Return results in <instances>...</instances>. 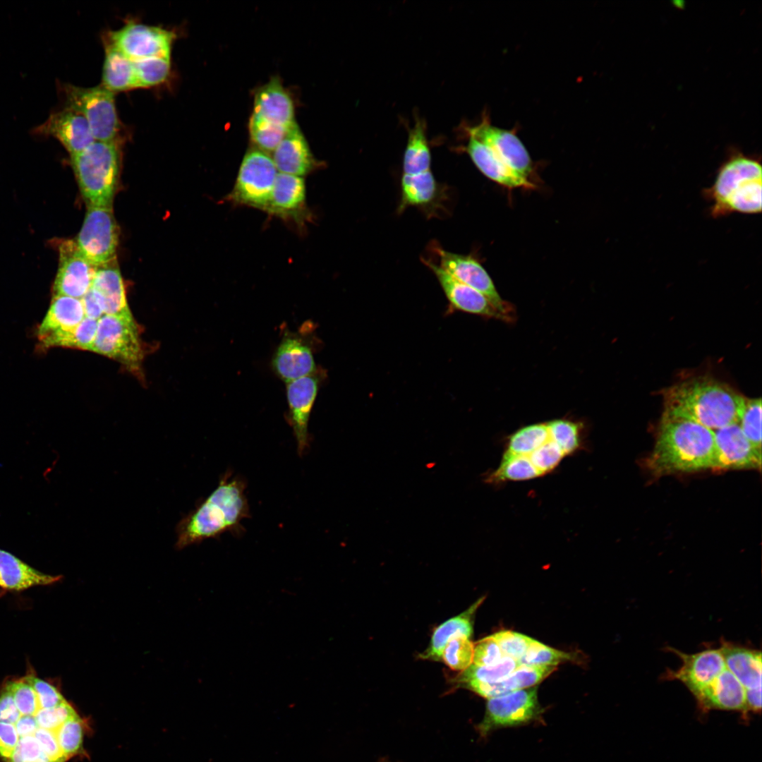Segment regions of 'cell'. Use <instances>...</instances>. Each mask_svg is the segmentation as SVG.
Listing matches in <instances>:
<instances>
[{
	"label": "cell",
	"mask_w": 762,
	"mask_h": 762,
	"mask_svg": "<svg viewBox=\"0 0 762 762\" xmlns=\"http://www.w3.org/2000/svg\"><path fill=\"white\" fill-rule=\"evenodd\" d=\"M713 468H761V452L744 435L738 423L713 430Z\"/></svg>",
	"instance_id": "17"
},
{
	"label": "cell",
	"mask_w": 762,
	"mask_h": 762,
	"mask_svg": "<svg viewBox=\"0 0 762 762\" xmlns=\"http://www.w3.org/2000/svg\"><path fill=\"white\" fill-rule=\"evenodd\" d=\"M75 242L83 255L95 267L116 260L119 228L112 206H88Z\"/></svg>",
	"instance_id": "9"
},
{
	"label": "cell",
	"mask_w": 762,
	"mask_h": 762,
	"mask_svg": "<svg viewBox=\"0 0 762 762\" xmlns=\"http://www.w3.org/2000/svg\"><path fill=\"white\" fill-rule=\"evenodd\" d=\"M471 135L488 146L511 169L528 178L533 170L529 153L514 128L508 130L493 125L487 112L476 125L466 126Z\"/></svg>",
	"instance_id": "13"
},
{
	"label": "cell",
	"mask_w": 762,
	"mask_h": 762,
	"mask_svg": "<svg viewBox=\"0 0 762 762\" xmlns=\"http://www.w3.org/2000/svg\"><path fill=\"white\" fill-rule=\"evenodd\" d=\"M102 85L114 93L138 87L133 61L107 41Z\"/></svg>",
	"instance_id": "32"
},
{
	"label": "cell",
	"mask_w": 762,
	"mask_h": 762,
	"mask_svg": "<svg viewBox=\"0 0 762 762\" xmlns=\"http://www.w3.org/2000/svg\"><path fill=\"white\" fill-rule=\"evenodd\" d=\"M468 137L465 150L476 167L486 177L511 188H531L534 186L528 178L511 169L485 144L471 135Z\"/></svg>",
	"instance_id": "24"
},
{
	"label": "cell",
	"mask_w": 762,
	"mask_h": 762,
	"mask_svg": "<svg viewBox=\"0 0 762 762\" xmlns=\"http://www.w3.org/2000/svg\"><path fill=\"white\" fill-rule=\"evenodd\" d=\"M272 368L286 383L315 373L310 343L298 334L284 333L272 358Z\"/></svg>",
	"instance_id": "19"
},
{
	"label": "cell",
	"mask_w": 762,
	"mask_h": 762,
	"mask_svg": "<svg viewBox=\"0 0 762 762\" xmlns=\"http://www.w3.org/2000/svg\"><path fill=\"white\" fill-rule=\"evenodd\" d=\"M440 265L456 279L483 294L502 315L504 321H512L514 317L512 305L504 301L490 275L473 257L454 253L434 243L432 248Z\"/></svg>",
	"instance_id": "11"
},
{
	"label": "cell",
	"mask_w": 762,
	"mask_h": 762,
	"mask_svg": "<svg viewBox=\"0 0 762 762\" xmlns=\"http://www.w3.org/2000/svg\"><path fill=\"white\" fill-rule=\"evenodd\" d=\"M556 670V666L519 665L504 678L492 683L467 682L459 685L486 698L535 687Z\"/></svg>",
	"instance_id": "25"
},
{
	"label": "cell",
	"mask_w": 762,
	"mask_h": 762,
	"mask_svg": "<svg viewBox=\"0 0 762 762\" xmlns=\"http://www.w3.org/2000/svg\"><path fill=\"white\" fill-rule=\"evenodd\" d=\"M85 317L98 320L104 315V305L100 295L90 289L81 298Z\"/></svg>",
	"instance_id": "51"
},
{
	"label": "cell",
	"mask_w": 762,
	"mask_h": 762,
	"mask_svg": "<svg viewBox=\"0 0 762 762\" xmlns=\"http://www.w3.org/2000/svg\"><path fill=\"white\" fill-rule=\"evenodd\" d=\"M504 654L491 636L483 638L474 646L473 665L490 666L501 661Z\"/></svg>",
	"instance_id": "48"
},
{
	"label": "cell",
	"mask_w": 762,
	"mask_h": 762,
	"mask_svg": "<svg viewBox=\"0 0 762 762\" xmlns=\"http://www.w3.org/2000/svg\"><path fill=\"white\" fill-rule=\"evenodd\" d=\"M278 174L270 155L251 147L243 156L227 199L266 212Z\"/></svg>",
	"instance_id": "7"
},
{
	"label": "cell",
	"mask_w": 762,
	"mask_h": 762,
	"mask_svg": "<svg viewBox=\"0 0 762 762\" xmlns=\"http://www.w3.org/2000/svg\"><path fill=\"white\" fill-rule=\"evenodd\" d=\"M726 667L746 690L761 689V652L722 640L720 648Z\"/></svg>",
	"instance_id": "28"
},
{
	"label": "cell",
	"mask_w": 762,
	"mask_h": 762,
	"mask_svg": "<svg viewBox=\"0 0 762 762\" xmlns=\"http://www.w3.org/2000/svg\"><path fill=\"white\" fill-rule=\"evenodd\" d=\"M440 186L430 170L416 174H403L401 181V200L398 212L406 207H425L436 200Z\"/></svg>",
	"instance_id": "33"
},
{
	"label": "cell",
	"mask_w": 762,
	"mask_h": 762,
	"mask_svg": "<svg viewBox=\"0 0 762 762\" xmlns=\"http://www.w3.org/2000/svg\"><path fill=\"white\" fill-rule=\"evenodd\" d=\"M695 697L704 709L746 713V689L727 667Z\"/></svg>",
	"instance_id": "26"
},
{
	"label": "cell",
	"mask_w": 762,
	"mask_h": 762,
	"mask_svg": "<svg viewBox=\"0 0 762 762\" xmlns=\"http://www.w3.org/2000/svg\"><path fill=\"white\" fill-rule=\"evenodd\" d=\"M272 160L279 173L304 177L321 167L295 123L272 152Z\"/></svg>",
	"instance_id": "22"
},
{
	"label": "cell",
	"mask_w": 762,
	"mask_h": 762,
	"mask_svg": "<svg viewBox=\"0 0 762 762\" xmlns=\"http://www.w3.org/2000/svg\"><path fill=\"white\" fill-rule=\"evenodd\" d=\"M68 107L86 119L97 141H119L121 123L117 114L114 93L102 85L82 87L66 85Z\"/></svg>",
	"instance_id": "8"
},
{
	"label": "cell",
	"mask_w": 762,
	"mask_h": 762,
	"mask_svg": "<svg viewBox=\"0 0 762 762\" xmlns=\"http://www.w3.org/2000/svg\"><path fill=\"white\" fill-rule=\"evenodd\" d=\"M138 87H148L163 83L169 77L170 57L152 56L133 61Z\"/></svg>",
	"instance_id": "40"
},
{
	"label": "cell",
	"mask_w": 762,
	"mask_h": 762,
	"mask_svg": "<svg viewBox=\"0 0 762 762\" xmlns=\"http://www.w3.org/2000/svg\"><path fill=\"white\" fill-rule=\"evenodd\" d=\"M491 637L498 644L504 656L516 661L522 657L533 640L529 636L512 631H498Z\"/></svg>",
	"instance_id": "47"
},
{
	"label": "cell",
	"mask_w": 762,
	"mask_h": 762,
	"mask_svg": "<svg viewBox=\"0 0 762 762\" xmlns=\"http://www.w3.org/2000/svg\"><path fill=\"white\" fill-rule=\"evenodd\" d=\"M175 33L133 21L109 34L107 42L133 61L152 56L170 57Z\"/></svg>",
	"instance_id": "12"
},
{
	"label": "cell",
	"mask_w": 762,
	"mask_h": 762,
	"mask_svg": "<svg viewBox=\"0 0 762 762\" xmlns=\"http://www.w3.org/2000/svg\"><path fill=\"white\" fill-rule=\"evenodd\" d=\"M246 482L225 473L217 488L176 525L175 547L181 550L226 532H238L249 516Z\"/></svg>",
	"instance_id": "2"
},
{
	"label": "cell",
	"mask_w": 762,
	"mask_h": 762,
	"mask_svg": "<svg viewBox=\"0 0 762 762\" xmlns=\"http://www.w3.org/2000/svg\"><path fill=\"white\" fill-rule=\"evenodd\" d=\"M537 688L532 687L488 699L484 718L479 724L481 735L494 730L514 727L536 721L541 718Z\"/></svg>",
	"instance_id": "10"
},
{
	"label": "cell",
	"mask_w": 762,
	"mask_h": 762,
	"mask_svg": "<svg viewBox=\"0 0 762 762\" xmlns=\"http://www.w3.org/2000/svg\"><path fill=\"white\" fill-rule=\"evenodd\" d=\"M713 430L696 422L663 415L647 464L655 475L713 468Z\"/></svg>",
	"instance_id": "3"
},
{
	"label": "cell",
	"mask_w": 762,
	"mask_h": 762,
	"mask_svg": "<svg viewBox=\"0 0 762 762\" xmlns=\"http://www.w3.org/2000/svg\"><path fill=\"white\" fill-rule=\"evenodd\" d=\"M59 266L54 284V295L81 299L91 289L97 267L80 250L75 241L59 246Z\"/></svg>",
	"instance_id": "14"
},
{
	"label": "cell",
	"mask_w": 762,
	"mask_h": 762,
	"mask_svg": "<svg viewBox=\"0 0 762 762\" xmlns=\"http://www.w3.org/2000/svg\"><path fill=\"white\" fill-rule=\"evenodd\" d=\"M422 260L437 279L449 301V311H461L504 320L483 294L456 279L437 263L425 258Z\"/></svg>",
	"instance_id": "20"
},
{
	"label": "cell",
	"mask_w": 762,
	"mask_h": 762,
	"mask_svg": "<svg viewBox=\"0 0 762 762\" xmlns=\"http://www.w3.org/2000/svg\"><path fill=\"white\" fill-rule=\"evenodd\" d=\"M473 651L474 645L468 638L456 636L445 646L442 660L452 670H464L473 662Z\"/></svg>",
	"instance_id": "44"
},
{
	"label": "cell",
	"mask_w": 762,
	"mask_h": 762,
	"mask_svg": "<svg viewBox=\"0 0 762 762\" xmlns=\"http://www.w3.org/2000/svg\"><path fill=\"white\" fill-rule=\"evenodd\" d=\"M550 439L564 455L574 452L581 443L580 425L567 419H556L547 423Z\"/></svg>",
	"instance_id": "43"
},
{
	"label": "cell",
	"mask_w": 762,
	"mask_h": 762,
	"mask_svg": "<svg viewBox=\"0 0 762 762\" xmlns=\"http://www.w3.org/2000/svg\"><path fill=\"white\" fill-rule=\"evenodd\" d=\"M320 377L316 373L286 383L288 421L295 437L298 453L309 447L308 423L319 390Z\"/></svg>",
	"instance_id": "16"
},
{
	"label": "cell",
	"mask_w": 762,
	"mask_h": 762,
	"mask_svg": "<svg viewBox=\"0 0 762 762\" xmlns=\"http://www.w3.org/2000/svg\"><path fill=\"white\" fill-rule=\"evenodd\" d=\"M431 155L426 137V125L418 117L409 131L403 157L404 174H416L430 170Z\"/></svg>",
	"instance_id": "34"
},
{
	"label": "cell",
	"mask_w": 762,
	"mask_h": 762,
	"mask_svg": "<svg viewBox=\"0 0 762 762\" xmlns=\"http://www.w3.org/2000/svg\"><path fill=\"white\" fill-rule=\"evenodd\" d=\"M18 737L13 724L0 721V757L5 762L10 758Z\"/></svg>",
	"instance_id": "50"
},
{
	"label": "cell",
	"mask_w": 762,
	"mask_h": 762,
	"mask_svg": "<svg viewBox=\"0 0 762 762\" xmlns=\"http://www.w3.org/2000/svg\"><path fill=\"white\" fill-rule=\"evenodd\" d=\"M663 415L687 419L712 430L737 423L745 397L707 376L684 380L665 390Z\"/></svg>",
	"instance_id": "1"
},
{
	"label": "cell",
	"mask_w": 762,
	"mask_h": 762,
	"mask_svg": "<svg viewBox=\"0 0 762 762\" xmlns=\"http://www.w3.org/2000/svg\"><path fill=\"white\" fill-rule=\"evenodd\" d=\"M738 424L754 447L761 452V399L745 398Z\"/></svg>",
	"instance_id": "42"
},
{
	"label": "cell",
	"mask_w": 762,
	"mask_h": 762,
	"mask_svg": "<svg viewBox=\"0 0 762 762\" xmlns=\"http://www.w3.org/2000/svg\"><path fill=\"white\" fill-rule=\"evenodd\" d=\"M572 655L533 639L522 657L517 661L519 665L543 667L557 666L570 660Z\"/></svg>",
	"instance_id": "41"
},
{
	"label": "cell",
	"mask_w": 762,
	"mask_h": 762,
	"mask_svg": "<svg viewBox=\"0 0 762 762\" xmlns=\"http://www.w3.org/2000/svg\"><path fill=\"white\" fill-rule=\"evenodd\" d=\"M550 439L547 423L528 425L509 437L506 452L528 456Z\"/></svg>",
	"instance_id": "37"
},
{
	"label": "cell",
	"mask_w": 762,
	"mask_h": 762,
	"mask_svg": "<svg viewBox=\"0 0 762 762\" xmlns=\"http://www.w3.org/2000/svg\"><path fill=\"white\" fill-rule=\"evenodd\" d=\"M761 157L731 148L712 185L702 190L703 197L710 202L709 214L720 218L732 213H761Z\"/></svg>",
	"instance_id": "4"
},
{
	"label": "cell",
	"mask_w": 762,
	"mask_h": 762,
	"mask_svg": "<svg viewBox=\"0 0 762 762\" xmlns=\"http://www.w3.org/2000/svg\"><path fill=\"white\" fill-rule=\"evenodd\" d=\"M483 600L484 598H479L467 610L436 627L432 634L429 646L419 655V657L423 660H441L443 650L452 639L456 636L469 639L473 631L475 613Z\"/></svg>",
	"instance_id": "31"
},
{
	"label": "cell",
	"mask_w": 762,
	"mask_h": 762,
	"mask_svg": "<svg viewBox=\"0 0 762 762\" xmlns=\"http://www.w3.org/2000/svg\"><path fill=\"white\" fill-rule=\"evenodd\" d=\"M61 576L44 574L11 553L0 549V587L10 591H23L36 586L57 582Z\"/></svg>",
	"instance_id": "29"
},
{
	"label": "cell",
	"mask_w": 762,
	"mask_h": 762,
	"mask_svg": "<svg viewBox=\"0 0 762 762\" xmlns=\"http://www.w3.org/2000/svg\"><path fill=\"white\" fill-rule=\"evenodd\" d=\"M670 649L679 657L682 665L676 671L667 672V677L682 682L695 696L726 668L720 648L706 649L693 654Z\"/></svg>",
	"instance_id": "18"
},
{
	"label": "cell",
	"mask_w": 762,
	"mask_h": 762,
	"mask_svg": "<svg viewBox=\"0 0 762 762\" xmlns=\"http://www.w3.org/2000/svg\"><path fill=\"white\" fill-rule=\"evenodd\" d=\"M248 128L253 147L267 154L272 153L289 129L253 114L250 118Z\"/></svg>",
	"instance_id": "39"
},
{
	"label": "cell",
	"mask_w": 762,
	"mask_h": 762,
	"mask_svg": "<svg viewBox=\"0 0 762 762\" xmlns=\"http://www.w3.org/2000/svg\"><path fill=\"white\" fill-rule=\"evenodd\" d=\"M564 456L557 444L550 439L528 456L541 476L557 467Z\"/></svg>",
	"instance_id": "46"
},
{
	"label": "cell",
	"mask_w": 762,
	"mask_h": 762,
	"mask_svg": "<svg viewBox=\"0 0 762 762\" xmlns=\"http://www.w3.org/2000/svg\"><path fill=\"white\" fill-rule=\"evenodd\" d=\"M761 708V689L746 690V712L760 711Z\"/></svg>",
	"instance_id": "52"
},
{
	"label": "cell",
	"mask_w": 762,
	"mask_h": 762,
	"mask_svg": "<svg viewBox=\"0 0 762 762\" xmlns=\"http://www.w3.org/2000/svg\"><path fill=\"white\" fill-rule=\"evenodd\" d=\"M90 351L114 359L129 370L140 373L144 349L139 327L133 315L101 317Z\"/></svg>",
	"instance_id": "6"
},
{
	"label": "cell",
	"mask_w": 762,
	"mask_h": 762,
	"mask_svg": "<svg viewBox=\"0 0 762 762\" xmlns=\"http://www.w3.org/2000/svg\"><path fill=\"white\" fill-rule=\"evenodd\" d=\"M98 320L85 317L75 327L54 335L41 343L44 347L63 346L90 351Z\"/></svg>",
	"instance_id": "35"
},
{
	"label": "cell",
	"mask_w": 762,
	"mask_h": 762,
	"mask_svg": "<svg viewBox=\"0 0 762 762\" xmlns=\"http://www.w3.org/2000/svg\"><path fill=\"white\" fill-rule=\"evenodd\" d=\"M81 193L87 205L112 206L119 181L121 152L119 141H94L71 155Z\"/></svg>",
	"instance_id": "5"
},
{
	"label": "cell",
	"mask_w": 762,
	"mask_h": 762,
	"mask_svg": "<svg viewBox=\"0 0 762 762\" xmlns=\"http://www.w3.org/2000/svg\"><path fill=\"white\" fill-rule=\"evenodd\" d=\"M91 288L102 297L104 315H132L116 259L97 267Z\"/></svg>",
	"instance_id": "27"
},
{
	"label": "cell",
	"mask_w": 762,
	"mask_h": 762,
	"mask_svg": "<svg viewBox=\"0 0 762 762\" xmlns=\"http://www.w3.org/2000/svg\"><path fill=\"white\" fill-rule=\"evenodd\" d=\"M519 665L516 660L508 656H504L500 663L490 666L471 664L454 678V683L459 686L467 682L492 683L509 675Z\"/></svg>",
	"instance_id": "38"
},
{
	"label": "cell",
	"mask_w": 762,
	"mask_h": 762,
	"mask_svg": "<svg viewBox=\"0 0 762 762\" xmlns=\"http://www.w3.org/2000/svg\"><path fill=\"white\" fill-rule=\"evenodd\" d=\"M266 212L303 230L312 217L304 178L279 173Z\"/></svg>",
	"instance_id": "15"
},
{
	"label": "cell",
	"mask_w": 762,
	"mask_h": 762,
	"mask_svg": "<svg viewBox=\"0 0 762 762\" xmlns=\"http://www.w3.org/2000/svg\"><path fill=\"white\" fill-rule=\"evenodd\" d=\"M83 738L82 721L78 714L66 721L58 731L59 745L67 758L80 752L83 746Z\"/></svg>",
	"instance_id": "45"
},
{
	"label": "cell",
	"mask_w": 762,
	"mask_h": 762,
	"mask_svg": "<svg viewBox=\"0 0 762 762\" xmlns=\"http://www.w3.org/2000/svg\"><path fill=\"white\" fill-rule=\"evenodd\" d=\"M35 131L56 138L71 155L82 152L95 141L85 117L68 106L51 114Z\"/></svg>",
	"instance_id": "21"
},
{
	"label": "cell",
	"mask_w": 762,
	"mask_h": 762,
	"mask_svg": "<svg viewBox=\"0 0 762 762\" xmlns=\"http://www.w3.org/2000/svg\"><path fill=\"white\" fill-rule=\"evenodd\" d=\"M253 114L286 128L296 123L293 99L278 78L257 90Z\"/></svg>",
	"instance_id": "23"
},
{
	"label": "cell",
	"mask_w": 762,
	"mask_h": 762,
	"mask_svg": "<svg viewBox=\"0 0 762 762\" xmlns=\"http://www.w3.org/2000/svg\"><path fill=\"white\" fill-rule=\"evenodd\" d=\"M540 476L528 456L505 452L499 467L489 475L487 480L497 483L508 480H530Z\"/></svg>",
	"instance_id": "36"
},
{
	"label": "cell",
	"mask_w": 762,
	"mask_h": 762,
	"mask_svg": "<svg viewBox=\"0 0 762 762\" xmlns=\"http://www.w3.org/2000/svg\"><path fill=\"white\" fill-rule=\"evenodd\" d=\"M85 318L81 299L63 295H54L51 306L39 327L40 341L68 331L79 325Z\"/></svg>",
	"instance_id": "30"
},
{
	"label": "cell",
	"mask_w": 762,
	"mask_h": 762,
	"mask_svg": "<svg viewBox=\"0 0 762 762\" xmlns=\"http://www.w3.org/2000/svg\"><path fill=\"white\" fill-rule=\"evenodd\" d=\"M25 678L35 690L42 707L54 708L66 701L59 691L51 684L32 674L25 676Z\"/></svg>",
	"instance_id": "49"
}]
</instances>
